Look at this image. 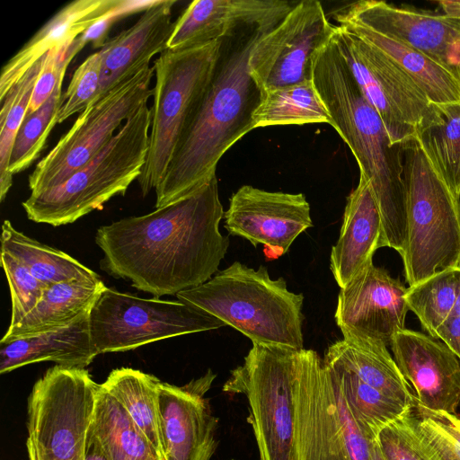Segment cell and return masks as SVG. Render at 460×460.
<instances>
[{"label":"cell","mask_w":460,"mask_h":460,"mask_svg":"<svg viewBox=\"0 0 460 460\" xmlns=\"http://www.w3.org/2000/svg\"><path fill=\"white\" fill-rule=\"evenodd\" d=\"M230 460H236V459H230Z\"/></svg>","instance_id":"cell-46"},{"label":"cell","mask_w":460,"mask_h":460,"mask_svg":"<svg viewBox=\"0 0 460 460\" xmlns=\"http://www.w3.org/2000/svg\"><path fill=\"white\" fill-rule=\"evenodd\" d=\"M1 251L25 266L41 282L51 285L72 279H100V276L71 255L25 235L9 220L2 225Z\"/></svg>","instance_id":"cell-29"},{"label":"cell","mask_w":460,"mask_h":460,"mask_svg":"<svg viewBox=\"0 0 460 460\" xmlns=\"http://www.w3.org/2000/svg\"><path fill=\"white\" fill-rule=\"evenodd\" d=\"M102 279H72L49 285L41 300L2 341L34 335L67 326L91 311L106 289Z\"/></svg>","instance_id":"cell-26"},{"label":"cell","mask_w":460,"mask_h":460,"mask_svg":"<svg viewBox=\"0 0 460 460\" xmlns=\"http://www.w3.org/2000/svg\"><path fill=\"white\" fill-rule=\"evenodd\" d=\"M89 313L73 323L49 332L0 341V373L41 361L85 368L99 355L90 334Z\"/></svg>","instance_id":"cell-24"},{"label":"cell","mask_w":460,"mask_h":460,"mask_svg":"<svg viewBox=\"0 0 460 460\" xmlns=\"http://www.w3.org/2000/svg\"><path fill=\"white\" fill-rule=\"evenodd\" d=\"M318 123L332 127L331 115L313 80L260 93L252 114L253 128Z\"/></svg>","instance_id":"cell-30"},{"label":"cell","mask_w":460,"mask_h":460,"mask_svg":"<svg viewBox=\"0 0 460 460\" xmlns=\"http://www.w3.org/2000/svg\"><path fill=\"white\" fill-rule=\"evenodd\" d=\"M438 4L446 15L460 18V0L438 1Z\"/></svg>","instance_id":"cell-44"},{"label":"cell","mask_w":460,"mask_h":460,"mask_svg":"<svg viewBox=\"0 0 460 460\" xmlns=\"http://www.w3.org/2000/svg\"><path fill=\"white\" fill-rule=\"evenodd\" d=\"M217 177L192 194L144 216L98 228L101 266L155 297L198 287L215 275L229 247Z\"/></svg>","instance_id":"cell-1"},{"label":"cell","mask_w":460,"mask_h":460,"mask_svg":"<svg viewBox=\"0 0 460 460\" xmlns=\"http://www.w3.org/2000/svg\"><path fill=\"white\" fill-rule=\"evenodd\" d=\"M323 361L338 382L349 411L369 441L376 440L384 428L398 420L410 407L367 385L352 372Z\"/></svg>","instance_id":"cell-32"},{"label":"cell","mask_w":460,"mask_h":460,"mask_svg":"<svg viewBox=\"0 0 460 460\" xmlns=\"http://www.w3.org/2000/svg\"><path fill=\"white\" fill-rule=\"evenodd\" d=\"M390 346L415 402L430 410L457 415L460 360L456 355L444 342L407 329L397 332Z\"/></svg>","instance_id":"cell-19"},{"label":"cell","mask_w":460,"mask_h":460,"mask_svg":"<svg viewBox=\"0 0 460 460\" xmlns=\"http://www.w3.org/2000/svg\"><path fill=\"white\" fill-rule=\"evenodd\" d=\"M460 295V267L440 271L415 285L405 294L409 310L412 311L423 329L436 339L438 327L445 321Z\"/></svg>","instance_id":"cell-34"},{"label":"cell","mask_w":460,"mask_h":460,"mask_svg":"<svg viewBox=\"0 0 460 460\" xmlns=\"http://www.w3.org/2000/svg\"><path fill=\"white\" fill-rule=\"evenodd\" d=\"M317 0L296 4L271 31L261 34L248 58L249 73L260 93L313 80L316 52L334 35Z\"/></svg>","instance_id":"cell-13"},{"label":"cell","mask_w":460,"mask_h":460,"mask_svg":"<svg viewBox=\"0 0 460 460\" xmlns=\"http://www.w3.org/2000/svg\"><path fill=\"white\" fill-rule=\"evenodd\" d=\"M263 33L246 28L224 39L213 78L155 190L156 208L210 181L224 154L254 129L252 114L260 91L249 73L248 58Z\"/></svg>","instance_id":"cell-2"},{"label":"cell","mask_w":460,"mask_h":460,"mask_svg":"<svg viewBox=\"0 0 460 460\" xmlns=\"http://www.w3.org/2000/svg\"><path fill=\"white\" fill-rule=\"evenodd\" d=\"M176 296L236 329L252 343L304 349V296L288 290L283 278L272 279L262 265L255 270L234 261Z\"/></svg>","instance_id":"cell-4"},{"label":"cell","mask_w":460,"mask_h":460,"mask_svg":"<svg viewBox=\"0 0 460 460\" xmlns=\"http://www.w3.org/2000/svg\"><path fill=\"white\" fill-rule=\"evenodd\" d=\"M376 440L388 460H430L418 444L403 414L384 428Z\"/></svg>","instance_id":"cell-41"},{"label":"cell","mask_w":460,"mask_h":460,"mask_svg":"<svg viewBox=\"0 0 460 460\" xmlns=\"http://www.w3.org/2000/svg\"><path fill=\"white\" fill-rule=\"evenodd\" d=\"M216 376L208 369L181 386L161 381L158 409L164 460H210L215 454L219 419L205 395Z\"/></svg>","instance_id":"cell-16"},{"label":"cell","mask_w":460,"mask_h":460,"mask_svg":"<svg viewBox=\"0 0 460 460\" xmlns=\"http://www.w3.org/2000/svg\"><path fill=\"white\" fill-rule=\"evenodd\" d=\"M334 36V35H333ZM315 54L313 81L332 119L369 181L383 224V247L403 252L406 198L403 148L394 146L376 111L362 95L342 59L334 37Z\"/></svg>","instance_id":"cell-3"},{"label":"cell","mask_w":460,"mask_h":460,"mask_svg":"<svg viewBox=\"0 0 460 460\" xmlns=\"http://www.w3.org/2000/svg\"><path fill=\"white\" fill-rule=\"evenodd\" d=\"M222 40L165 49L154 62L149 149L137 179L143 196L162 181L177 144L203 98L217 66Z\"/></svg>","instance_id":"cell-7"},{"label":"cell","mask_w":460,"mask_h":460,"mask_svg":"<svg viewBox=\"0 0 460 460\" xmlns=\"http://www.w3.org/2000/svg\"><path fill=\"white\" fill-rule=\"evenodd\" d=\"M98 387L85 368L59 365L35 382L28 398L30 460H86Z\"/></svg>","instance_id":"cell-9"},{"label":"cell","mask_w":460,"mask_h":460,"mask_svg":"<svg viewBox=\"0 0 460 460\" xmlns=\"http://www.w3.org/2000/svg\"><path fill=\"white\" fill-rule=\"evenodd\" d=\"M402 148L406 239L401 256L406 281L412 286L460 267V199L415 138Z\"/></svg>","instance_id":"cell-6"},{"label":"cell","mask_w":460,"mask_h":460,"mask_svg":"<svg viewBox=\"0 0 460 460\" xmlns=\"http://www.w3.org/2000/svg\"><path fill=\"white\" fill-rule=\"evenodd\" d=\"M151 123L152 108L145 103L84 166L60 184L31 193L22 204L28 219L53 226L71 224L124 195L146 164Z\"/></svg>","instance_id":"cell-5"},{"label":"cell","mask_w":460,"mask_h":460,"mask_svg":"<svg viewBox=\"0 0 460 460\" xmlns=\"http://www.w3.org/2000/svg\"><path fill=\"white\" fill-rule=\"evenodd\" d=\"M332 14L338 24L357 23L421 52L460 82V18L376 0L357 1Z\"/></svg>","instance_id":"cell-15"},{"label":"cell","mask_w":460,"mask_h":460,"mask_svg":"<svg viewBox=\"0 0 460 460\" xmlns=\"http://www.w3.org/2000/svg\"><path fill=\"white\" fill-rule=\"evenodd\" d=\"M403 417L430 460H460V417L428 409L416 402Z\"/></svg>","instance_id":"cell-35"},{"label":"cell","mask_w":460,"mask_h":460,"mask_svg":"<svg viewBox=\"0 0 460 460\" xmlns=\"http://www.w3.org/2000/svg\"><path fill=\"white\" fill-rule=\"evenodd\" d=\"M102 53L98 50L90 55L74 72L63 93V103L57 122L62 123L71 116L82 112L97 98L101 87Z\"/></svg>","instance_id":"cell-38"},{"label":"cell","mask_w":460,"mask_h":460,"mask_svg":"<svg viewBox=\"0 0 460 460\" xmlns=\"http://www.w3.org/2000/svg\"><path fill=\"white\" fill-rule=\"evenodd\" d=\"M154 66H146L93 100L28 178L31 193L53 188L84 166L153 96Z\"/></svg>","instance_id":"cell-11"},{"label":"cell","mask_w":460,"mask_h":460,"mask_svg":"<svg viewBox=\"0 0 460 460\" xmlns=\"http://www.w3.org/2000/svg\"><path fill=\"white\" fill-rule=\"evenodd\" d=\"M296 460H351L335 392L323 358L300 351L294 382Z\"/></svg>","instance_id":"cell-14"},{"label":"cell","mask_w":460,"mask_h":460,"mask_svg":"<svg viewBox=\"0 0 460 460\" xmlns=\"http://www.w3.org/2000/svg\"><path fill=\"white\" fill-rule=\"evenodd\" d=\"M333 37L362 95L378 113L394 146L414 139L421 128L439 120V107L384 54L338 25Z\"/></svg>","instance_id":"cell-12"},{"label":"cell","mask_w":460,"mask_h":460,"mask_svg":"<svg viewBox=\"0 0 460 460\" xmlns=\"http://www.w3.org/2000/svg\"><path fill=\"white\" fill-rule=\"evenodd\" d=\"M86 460H108L90 429L88 433Z\"/></svg>","instance_id":"cell-43"},{"label":"cell","mask_w":460,"mask_h":460,"mask_svg":"<svg viewBox=\"0 0 460 460\" xmlns=\"http://www.w3.org/2000/svg\"><path fill=\"white\" fill-rule=\"evenodd\" d=\"M224 226L232 235L263 244L276 256L285 254L294 241L313 226L310 205L303 193L269 191L252 185L240 187L230 198Z\"/></svg>","instance_id":"cell-17"},{"label":"cell","mask_w":460,"mask_h":460,"mask_svg":"<svg viewBox=\"0 0 460 460\" xmlns=\"http://www.w3.org/2000/svg\"><path fill=\"white\" fill-rule=\"evenodd\" d=\"M86 44V40L81 35L63 47L51 49L43 57L42 66L27 110L28 113L38 110L50 97L58 84L64 80L71 60Z\"/></svg>","instance_id":"cell-40"},{"label":"cell","mask_w":460,"mask_h":460,"mask_svg":"<svg viewBox=\"0 0 460 460\" xmlns=\"http://www.w3.org/2000/svg\"><path fill=\"white\" fill-rule=\"evenodd\" d=\"M436 339H440L460 360V295L452 310L438 327Z\"/></svg>","instance_id":"cell-42"},{"label":"cell","mask_w":460,"mask_h":460,"mask_svg":"<svg viewBox=\"0 0 460 460\" xmlns=\"http://www.w3.org/2000/svg\"><path fill=\"white\" fill-rule=\"evenodd\" d=\"M38 60L1 99L0 111V200L3 201L13 184L9 172L10 157L17 132L27 112L33 88L42 66Z\"/></svg>","instance_id":"cell-36"},{"label":"cell","mask_w":460,"mask_h":460,"mask_svg":"<svg viewBox=\"0 0 460 460\" xmlns=\"http://www.w3.org/2000/svg\"><path fill=\"white\" fill-rule=\"evenodd\" d=\"M160 383L153 375L120 367L112 370L101 385L125 408L163 457L158 409Z\"/></svg>","instance_id":"cell-31"},{"label":"cell","mask_w":460,"mask_h":460,"mask_svg":"<svg viewBox=\"0 0 460 460\" xmlns=\"http://www.w3.org/2000/svg\"><path fill=\"white\" fill-rule=\"evenodd\" d=\"M1 266L10 288L12 314L9 327H13L35 308L49 285L36 279L25 266L2 251Z\"/></svg>","instance_id":"cell-39"},{"label":"cell","mask_w":460,"mask_h":460,"mask_svg":"<svg viewBox=\"0 0 460 460\" xmlns=\"http://www.w3.org/2000/svg\"><path fill=\"white\" fill-rule=\"evenodd\" d=\"M122 0H76L62 7L3 66L0 100L49 51L63 47L117 10Z\"/></svg>","instance_id":"cell-23"},{"label":"cell","mask_w":460,"mask_h":460,"mask_svg":"<svg viewBox=\"0 0 460 460\" xmlns=\"http://www.w3.org/2000/svg\"><path fill=\"white\" fill-rule=\"evenodd\" d=\"M294 5L283 0H194L174 22L167 48L188 49L246 28L269 32Z\"/></svg>","instance_id":"cell-20"},{"label":"cell","mask_w":460,"mask_h":460,"mask_svg":"<svg viewBox=\"0 0 460 460\" xmlns=\"http://www.w3.org/2000/svg\"><path fill=\"white\" fill-rule=\"evenodd\" d=\"M301 349L252 343L231 371L223 392L243 394L259 460H296L294 382Z\"/></svg>","instance_id":"cell-8"},{"label":"cell","mask_w":460,"mask_h":460,"mask_svg":"<svg viewBox=\"0 0 460 460\" xmlns=\"http://www.w3.org/2000/svg\"><path fill=\"white\" fill-rule=\"evenodd\" d=\"M383 247V224L369 181L359 173L358 186L347 198L340 236L332 246L330 269L341 288L367 266Z\"/></svg>","instance_id":"cell-22"},{"label":"cell","mask_w":460,"mask_h":460,"mask_svg":"<svg viewBox=\"0 0 460 460\" xmlns=\"http://www.w3.org/2000/svg\"><path fill=\"white\" fill-rule=\"evenodd\" d=\"M369 460H388L383 454L376 439L372 442Z\"/></svg>","instance_id":"cell-45"},{"label":"cell","mask_w":460,"mask_h":460,"mask_svg":"<svg viewBox=\"0 0 460 460\" xmlns=\"http://www.w3.org/2000/svg\"><path fill=\"white\" fill-rule=\"evenodd\" d=\"M89 326L92 341L102 354L131 350L226 323L181 300L143 298L106 288L89 313Z\"/></svg>","instance_id":"cell-10"},{"label":"cell","mask_w":460,"mask_h":460,"mask_svg":"<svg viewBox=\"0 0 460 460\" xmlns=\"http://www.w3.org/2000/svg\"><path fill=\"white\" fill-rule=\"evenodd\" d=\"M438 107L439 120L421 128L415 139L449 189L460 199V102Z\"/></svg>","instance_id":"cell-33"},{"label":"cell","mask_w":460,"mask_h":460,"mask_svg":"<svg viewBox=\"0 0 460 460\" xmlns=\"http://www.w3.org/2000/svg\"><path fill=\"white\" fill-rule=\"evenodd\" d=\"M176 3V0L153 1L131 27L109 39L100 49L102 69L97 98L150 66L154 56L168 49L174 27L172 11Z\"/></svg>","instance_id":"cell-21"},{"label":"cell","mask_w":460,"mask_h":460,"mask_svg":"<svg viewBox=\"0 0 460 460\" xmlns=\"http://www.w3.org/2000/svg\"><path fill=\"white\" fill-rule=\"evenodd\" d=\"M323 359L352 372L367 385L408 406L415 402L410 385L381 341L344 336L329 346Z\"/></svg>","instance_id":"cell-25"},{"label":"cell","mask_w":460,"mask_h":460,"mask_svg":"<svg viewBox=\"0 0 460 460\" xmlns=\"http://www.w3.org/2000/svg\"><path fill=\"white\" fill-rule=\"evenodd\" d=\"M62 84L63 80L38 110L26 112L12 149L9 164L12 175L26 170L36 161L51 129L58 124V114L63 103Z\"/></svg>","instance_id":"cell-37"},{"label":"cell","mask_w":460,"mask_h":460,"mask_svg":"<svg viewBox=\"0 0 460 460\" xmlns=\"http://www.w3.org/2000/svg\"><path fill=\"white\" fill-rule=\"evenodd\" d=\"M90 430L108 460H164L125 408L101 385Z\"/></svg>","instance_id":"cell-28"},{"label":"cell","mask_w":460,"mask_h":460,"mask_svg":"<svg viewBox=\"0 0 460 460\" xmlns=\"http://www.w3.org/2000/svg\"><path fill=\"white\" fill-rule=\"evenodd\" d=\"M406 290L385 269L367 266L338 295L334 318L343 337H367L390 345L404 329Z\"/></svg>","instance_id":"cell-18"},{"label":"cell","mask_w":460,"mask_h":460,"mask_svg":"<svg viewBox=\"0 0 460 460\" xmlns=\"http://www.w3.org/2000/svg\"><path fill=\"white\" fill-rule=\"evenodd\" d=\"M371 45L402 70L437 106L460 102V82L421 52L353 22L337 24Z\"/></svg>","instance_id":"cell-27"}]
</instances>
